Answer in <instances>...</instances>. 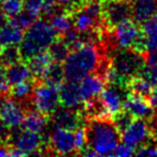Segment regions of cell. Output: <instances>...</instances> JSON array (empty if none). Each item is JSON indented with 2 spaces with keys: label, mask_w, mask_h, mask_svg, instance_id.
Masks as SVG:
<instances>
[{
  "label": "cell",
  "mask_w": 157,
  "mask_h": 157,
  "mask_svg": "<svg viewBox=\"0 0 157 157\" xmlns=\"http://www.w3.org/2000/svg\"><path fill=\"white\" fill-rule=\"evenodd\" d=\"M133 118H135V116L130 112H128L126 109L123 108L122 110H120L118 112H116V113H114L112 115V122H113L116 129H117L118 132L122 136V133L126 130L127 127L131 124Z\"/></svg>",
  "instance_id": "obj_28"
},
{
  "label": "cell",
  "mask_w": 157,
  "mask_h": 157,
  "mask_svg": "<svg viewBox=\"0 0 157 157\" xmlns=\"http://www.w3.org/2000/svg\"><path fill=\"white\" fill-rule=\"evenodd\" d=\"M45 0H23V10L39 17L43 13Z\"/></svg>",
  "instance_id": "obj_31"
},
{
  "label": "cell",
  "mask_w": 157,
  "mask_h": 157,
  "mask_svg": "<svg viewBox=\"0 0 157 157\" xmlns=\"http://www.w3.org/2000/svg\"><path fill=\"white\" fill-rule=\"evenodd\" d=\"M147 42V51L157 50V14L141 25Z\"/></svg>",
  "instance_id": "obj_25"
},
{
  "label": "cell",
  "mask_w": 157,
  "mask_h": 157,
  "mask_svg": "<svg viewBox=\"0 0 157 157\" xmlns=\"http://www.w3.org/2000/svg\"><path fill=\"white\" fill-rule=\"evenodd\" d=\"M23 60L18 45H8L0 48V65L9 67L11 65Z\"/></svg>",
  "instance_id": "obj_24"
},
{
  "label": "cell",
  "mask_w": 157,
  "mask_h": 157,
  "mask_svg": "<svg viewBox=\"0 0 157 157\" xmlns=\"http://www.w3.org/2000/svg\"><path fill=\"white\" fill-rule=\"evenodd\" d=\"M38 81L39 80H37V78H31L29 80H27V81L15 84V85H13L11 87L9 96L15 99V100L20 101V102L24 103L25 105L27 103L31 105V96H33L36 84H37Z\"/></svg>",
  "instance_id": "obj_19"
},
{
  "label": "cell",
  "mask_w": 157,
  "mask_h": 157,
  "mask_svg": "<svg viewBox=\"0 0 157 157\" xmlns=\"http://www.w3.org/2000/svg\"><path fill=\"white\" fill-rule=\"evenodd\" d=\"M150 102L154 108H157V84L152 90V94H151L150 97Z\"/></svg>",
  "instance_id": "obj_40"
},
{
  "label": "cell",
  "mask_w": 157,
  "mask_h": 157,
  "mask_svg": "<svg viewBox=\"0 0 157 157\" xmlns=\"http://www.w3.org/2000/svg\"><path fill=\"white\" fill-rule=\"evenodd\" d=\"M132 155H136V148L133 146L129 145V144L125 143V142L118 143L113 152V156H118V157L132 156Z\"/></svg>",
  "instance_id": "obj_34"
},
{
  "label": "cell",
  "mask_w": 157,
  "mask_h": 157,
  "mask_svg": "<svg viewBox=\"0 0 157 157\" xmlns=\"http://www.w3.org/2000/svg\"><path fill=\"white\" fill-rule=\"evenodd\" d=\"M85 130L86 146L96 151L99 156H113L122 136L112 122V117L87 120Z\"/></svg>",
  "instance_id": "obj_2"
},
{
  "label": "cell",
  "mask_w": 157,
  "mask_h": 157,
  "mask_svg": "<svg viewBox=\"0 0 157 157\" xmlns=\"http://www.w3.org/2000/svg\"><path fill=\"white\" fill-rule=\"evenodd\" d=\"M48 52H50L53 60L63 63L70 53V48L67 45V43L60 37H58L51 44V46L48 48Z\"/></svg>",
  "instance_id": "obj_26"
},
{
  "label": "cell",
  "mask_w": 157,
  "mask_h": 157,
  "mask_svg": "<svg viewBox=\"0 0 157 157\" xmlns=\"http://www.w3.org/2000/svg\"><path fill=\"white\" fill-rule=\"evenodd\" d=\"M74 138H75V148L76 155H78L86 147V130L85 125H82L74 130Z\"/></svg>",
  "instance_id": "obj_32"
},
{
  "label": "cell",
  "mask_w": 157,
  "mask_h": 157,
  "mask_svg": "<svg viewBox=\"0 0 157 157\" xmlns=\"http://www.w3.org/2000/svg\"><path fill=\"white\" fill-rule=\"evenodd\" d=\"M105 56L107 54L103 46L94 43H87L76 50L70 51L63 63L65 80L80 83L86 75L96 71Z\"/></svg>",
  "instance_id": "obj_1"
},
{
  "label": "cell",
  "mask_w": 157,
  "mask_h": 157,
  "mask_svg": "<svg viewBox=\"0 0 157 157\" xmlns=\"http://www.w3.org/2000/svg\"><path fill=\"white\" fill-rule=\"evenodd\" d=\"M48 21L50 22L51 26L59 33V36L65 33L66 31H68L69 29H71L73 27L72 18L70 16V14L67 13V12L56 14V15L50 17Z\"/></svg>",
  "instance_id": "obj_27"
},
{
  "label": "cell",
  "mask_w": 157,
  "mask_h": 157,
  "mask_svg": "<svg viewBox=\"0 0 157 157\" xmlns=\"http://www.w3.org/2000/svg\"><path fill=\"white\" fill-rule=\"evenodd\" d=\"M52 61H53L52 56H51L48 50H46L43 51V52L38 53L35 56L30 57L26 63L28 65L29 69H30L33 76L40 81L43 73L45 72V70L48 69V67L51 65Z\"/></svg>",
  "instance_id": "obj_21"
},
{
  "label": "cell",
  "mask_w": 157,
  "mask_h": 157,
  "mask_svg": "<svg viewBox=\"0 0 157 157\" xmlns=\"http://www.w3.org/2000/svg\"><path fill=\"white\" fill-rule=\"evenodd\" d=\"M157 14V0H138L132 3V20L142 25Z\"/></svg>",
  "instance_id": "obj_17"
},
{
  "label": "cell",
  "mask_w": 157,
  "mask_h": 157,
  "mask_svg": "<svg viewBox=\"0 0 157 157\" xmlns=\"http://www.w3.org/2000/svg\"><path fill=\"white\" fill-rule=\"evenodd\" d=\"M12 128L0 120V144H10ZM11 145V144H10Z\"/></svg>",
  "instance_id": "obj_37"
},
{
  "label": "cell",
  "mask_w": 157,
  "mask_h": 157,
  "mask_svg": "<svg viewBox=\"0 0 157 157\" xmlns=\"http://www.w3.org/2000/svg\"><path fill=\"white\" fill-rule=\"evenodd\" d=\"M1 1H3V0H0V2H1Z\"/></svg>",
  "instance_id": "obj_43"
},
{
  "label": "cell",
  "mask_w": 157,
  "mask_h": 157,
  "mask_svg": "<svg viewBox=\"0 0 157 157\" xmlns=\"http://www.w3.org/2000/svg\"><path fill=\"white\" fill-rule=\"evenodd\" d=\"M150 123H151V124H150L151 129H152L154 136L157 138V111H155L154 116H153V117L150 120Z\"/></svg>",
  "instance_id": "obj_39"
},
{
  "label": "cell",
  "mask_w": 157,
  "mask_h": 157,
  "mask_svg": "<svg viewBox=\"0 0 157 157\" xmlns=\"http://www.w3.org/2000/svg\"><path fill=\"white\" fill-rule=\"evenodd\" d=\"M59 99L61 107L72 110H80L83 107V100L80 92V83L71 81H63L59 85Z\"/></svg>",
  "instance_id": "obj_13"
},
{
  "label": "cell",
  "mask_w": 157,
  "mask_h": 157,
  "mask_svg": "<svg viewBox=\"0 0 157 157\" xmlns=\"http://www.w3.org/2000/svg\"><path fill=\"white\" fill-rule=\"evenodd\" d=\"M51 121L54 127L69 129L73 131L82 125H85L86 123L81 111L68 109L65 107L58 108L51 115Z\"/></svg>",
  "instance_id": "obj_11"
},
{
  "label": "cell",
  "mask_w": 157,
  "mask_h": 157,
  "mask_svg": "<svg viewBox=\"0 0 157 157\" xmlns=\"http://www.w3.org/2000/svg\"><path fill=\"white\" fill-rule=\"evenodd\" d=\"M146 65L156 66L157 67V50H150L144 54Z\"/></svg>",
  "instance_id": "obj_38"
},
{
  "label": "cell",
  "mask_w": 157,
  "mask_h": 157,
  "mask_svg": "<svg viewBox=\"0 0 157 157\" xmlns=\"http://www.w3.org/2000/svg\"><path fill=\"white\" fill-rule=\"evenodd\" d=\"M126 1H128V2H130V3H133V2H136V1H138V0H126Z\"/></svg>",
  "instance_id": "obj_42"
},
{
  "label": "cell",
  "mask_w": 157,
  "mask_h": 157,
  "mask_svg": "<svg viewBox=\"0 0 157 157\" xmlns=\"http://www.w3.org/2000/svg\"><path fill=\"white\" fill-rule=\"evenodd\" d=\"M11 87V84L8 82L7 76H6V67L0 65V95L9 96Z\"/></svg>",
  "instance_id": "obj_35"
},
{
  "label": "cell",
  "mask_w": 157,
  "mask_h": 157,
  "mask_svg": "<svg viewBox=\"0 0 157 157\" xmlns=\"http://www.w3.org/2000/svg\"><path fill=\"white\" fill-rule=\"evenodd\" d=\"M50 122L51 116L42 113L35 108H29V109H27L21 127L27 129V130L35 131V132L42 135L46 130Z\"/></svg>",
  "instance_id": "obj_16"
},
{
  "label": "cell",
  "mask_w": 157,
  "mask_h": 157,
  "mask_svg": "<svg viewBox=\"0 0 157 157\" xmlns=\"http://www.w3.org/2000/svg\"><path fill=\"white\" fill-rule=\"evenodd\" d=\"M127 86H128V90H130V93L139 95V96L144 97V98L150 100L153 86L147 81H145L140 74L131 78Z\"/></svg>",
  "instance_id": "obj_23"
},
{
  "label": "cell",
  "mask_w": 157,
  "mask_h": 157,
  "mask_svg": "<svg viewBox=\"0 0 157 157\" xmlns=\"http://www.w3.org/2000/svg\"><path fill=\"white\" fill-rule=\"evenodd\" d=\"M48 148L50 154L56 155H76L74 131L55 127L48 135Z\"/></svg>",
  "instance_id": "obj_8"
},
{
  "label": "cell",
  "mask_w": 157,
  "mask_h": 157,
  "mask_svg": "<svg viewBox=\"0 0 157 157\" xmlns=\"http://www.w3.org/2000/svg\"><path fill=\"white\" fill-rule=\"evenodd\" d=\"M141 31V25L129 18L118 24L113 29V37L118 48H131L135 40Z\"/></svg>",
  "instance_id": "obj_12"
},
{
  "label": "cell",
  "mask_w": 157,
  "mask_h": 157,
  "mask_svg": "<svg viewBox=\"0 0 157 157\" xmlns=\"http://www.w3.org/2000/svg\"><path fill=\"white\" fill-rule=\"evenodd\" d=\"M31 105L42 113L51 116L60 105L58 86L38 81L31 96Z\"/></svg>",
  "instance_id": "obj_5"
},
{
  "label": "cell",
  "mask_w": 157,
  "mask_h": 157,
  "mask_svg": "<svg viewBox=\"0 0 157 157\" xmlns=\"http://www.w3.org/2000/svg\"><path fill=\"white\" fill-rule=\"evenodd\" d=\"M83 0H45V5H60L67 9V12H71L78 7Z\"/></svg>",
  "instance_id": "obj_36"
},
{
  "label": "cell",
  "mask_w": 157,
  "mask_h": 157,
  "mask_svg": "<svg viewBox=\"0 0 157 157\" xmlns=\"http://www.w3.org/2000/svg\"><path fill=\"white\" fill-rule=\"evenodd\" d=\"M139 74L145 80V81H147L153 87L157 84V67L156 66L145 65Z\"/></svg>",
  "instance_id": "obj_33"
},
{
  "label": "cell",
  "mask_w": 157,
  "mask_h": 157,
  "mask_svg": "<svg viewBox=\"0 0 157 157\" xmlns=\"http://www.w3.org/2000/svg\"><path fill=\"white\" fill-rule=\"evenodd\" d=\"M0 3V9L9 18L14 17L23 11V0H3Z\"/></svg>",
  "instance_id": "obj_29"
},
{
  "label": "cell",
  "mask_w": 157,
  "mask_h": 157,
  "mask_svg": "<svg viewBox=\"0 0 157 157\" xmlns=\"http://www.w3.org/2000/svg\"><path fill=\"white\" fill-rule=\"evenodd\" d=\"M40 81L50 85L58 86L65 81V69L63 63H57L53 60L42 75Z\"/></svg>",
  "instance_id": "obj_22"
},
{
  "label": "cell",
  "mask_w": 157,
  "mask_h": 157,
  "mask_svg": "<svg viewBox=\"0 0 157 157\" xmlns=\"http://www.w3.org/2000/svg\"><path fill=\"white\" fill-rule=\"evenodd\" d=\"M145 65L144 54H140L130 48H118L111 57V67L107 73V83L127 86L130 78L138 75Z\"/></svg>",
  "instance_id": "obj_3"
},
{
  "label": "cell",
  "mask_w": 157,
  "mask_h": 157,
  "mask_svg": "<svg viewBox=\"0 0 157 157\" xmlns=\"http://www.w3.org/2000/svg\"><path fill=\"white\" fill-rule=\"evenodd\" d=\"M24 38V29L9 20L0 29V48L8 45H20Z\"/></svg>",
  "instance_id": "obj_18"
},
{
  "label": "cell",
  "mask_w": 157,
  "mask_h": 157,
  "mask_svg": "<svg viewBox=\"0 0 157 157\" xmlns=\"http://www.w3.org/2000/svg\"><path fill=\"white\" fill-rule=\"evenodd\" d=\"M107 81L100 74L93 72L86 75L85 78L80 82V92L83 102L92 100L95 97L99 96L101 92L107 86Z\"/></svg>",
  "instance_id": "obj_15"
},
{
  "label": "cell",
  "mask_w": 157,
  "mask_h": 157,
  "mask_svg": "<svg viewBox=\"0 0 157 157\" xmlns=\"http://www.w3.org/2000/svg\"><path fill=\"white\" fill-rule=\"evenodd\" d=\"M59 37V33L51 26L48 20H37L25 30L20 44L22 59L25 61L43 51L48 50L51 44Z\"/></svg>",
  "instance_id": "obj_4"
},
{
  "label": "cell",
  "mask_w": 157,
  "mask_h": 157,
  "mask_svg": "<svg viewBox=\"0 0 157 157\" xmlns=\"http://www.w3.org/2000/svg\"><path fill=\"white\" fill-rule=\"evenodd\" d=\"M123 108L130 112L135 117L144 118L146 121H150L155 114V108L151 105L148 99L132 93H129Z\"/></svg>",
  "instance_id": "obj_14"
},
{
  "label": "cell",
  "mask_w": 157,
  "mask_h": 157,
  "mask_svg": "<svg viewBox=\"0 0 157 157\" xmlns=\"http://www.w3.org/2000/svg\"><path fill=\"white\" fill-rule=\"evenodd\" d=\"M6 76L11 86L33 78L30 69L25 60H21L6 68Z\"/></svg>",
  "instance_id": "obj_20"
},
{
  "label": "cell",
  "mask_w": 157,
  "mask_h": 157,
  "mask_svg": "<svg viewBox=\"0 0 157 157\" xmlns=\"http://www.w3.org/2000/svg\"><path fill=\"white\" fill-rule=\"evenodd\" d=\"M26 111L27 109L24 103L8 96L0 107V120L11 128H17L22 126Z\"/></svg>",
  "instance_id": "obj_10"
},
{
  "label": "cell",
  "mask_w": 157,
  "mask_h": 157,
  "mask_svg": "<svg viewBox=\"0 0 157 157\" xmlns=\"http://www.w3.org/2000/svg\"><path fill=\"white\" fill-rule=\"evenodd\" d=\"M37 20H38L37 16L33 15V14L28 13V12L24 11V10H23L21 13H18L16 16L10 18V21H11L12 23L17 25L18 27H21V28L24 29V30H26L28 27H30Z\"/></svg>",
  "instance_id": "obj_30"
},
{
  "label": "cell",
  "mask_w": 157,
  "mask_h": 157,
  "mask_svg": "<svg viewBox=\"0 0 157 157\" xmlns=\"http://www.w3.org/2000/svg\"><path fill=\"white\" fill-rule=\"evenodd\" d=\"M154 137V133H153L150 124L146 122V120L135 117L131 124L122 133L121 139L123 140V142L137 148L140 145L152 140Z\"/></svg>",
  "instance_id": "obj_9"
},
{
  "label": "cell",
  "mask_w": 157,
  "mask_h": 157,
  "mask_svg": "<svg viewBox=\"0 0 157 157\" xmlns=\"http://www.w3.org/2000/svg\"><path fill=\"white\" fill-rule=\"evenodd\" d=\"M10 144L25 155H43L42 147H45V140L41 133L24 129L12 128Z\"/></svg>",
  "instance_id": "obj_6"
},
{
  "label": "cell",
  "mask_w": 157,
  "mask_h": 157,
  "mask_svg": "<svg viewBox=\"0 0 157 157\" xmlns=\"http://www.w3.org/2000/svg\"><path fill=\"white\" fill-rule=\"evenodd\" d=\"M9 22V17L5 14V12L0 9V29L2 28L7 23Z\"/></svg>",
  "instance_id": "obj_41"
},
{
  "label": "cell",
  "mask_w": 157,
  "mask_h": 157,
  "mask_svg": "<svg viewBox=\"0 0 157 157\" xmlns=\"http://www.w3.org/2000/svg\"><path fill=\"white\" fill-rule=\"evenodd\" d=\"M103 24L114 29L118 24L132 18V3L126 0H101Z\"/></svg>",
  "instance_id": "obj_7"
}]
</instances>
